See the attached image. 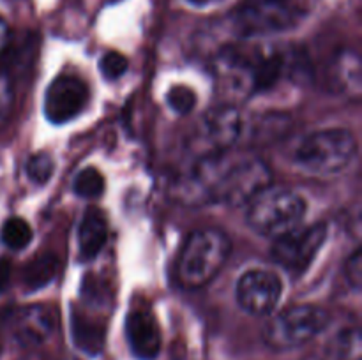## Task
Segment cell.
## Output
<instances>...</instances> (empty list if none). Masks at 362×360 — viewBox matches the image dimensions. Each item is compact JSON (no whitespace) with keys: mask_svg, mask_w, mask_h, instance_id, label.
Returning <instances> with one entry per match:
<instances>
[{"mask_svg":"<svg viewBox=\"0 0 362 360\" xmlns=\"http://www.w3.org/2000/svg\"><path fill=\"white\" fill-rule=\"evenodd\" d=\"M81 296L85 299V302L94 304V306H103L108 300V289H106L105 282L99 277H92L87 275L83 279V284H81Z\"/></svg>","mask_w":362,"mask_h":360,"instance_id":"obj_25","label":"cell"},{"mask_svg":"<svg viewBox=\"0 0 362 360\" xmlns=\"http://www.w3.org/2000/svg\"><path fill=\"white\" fill-rule=\"evenodd\" d=\"M331 323V316L318 306H293L272 318L264 330L267 346L274 349H292L317 337Z\"/></svg>","mask_w":362,"mask_h":360,"instance_id":"obj_5","label":"cell"},{"mask_svg":"<svg viewBox=\"0 0 362 360\" xmlns=\"http://www.w3.org/2000/svg\"><path fill=\"white\" fill-rule=\"evenodd\" d=\"M59 268L60 260L55 254H39V256L32 258L25 265L21 281H23V286L28 292H35V289H41L45 286H48L49 282H53V279L59 274Z\"/></svg>","mask_w":362,"mask_h":360,"instance_id":"obj_17","label":"cell"},{"mask_svg":"<svg viewBox=\"0 0 362 360\" xmlns=\"http://www.w3.org/2000/svg\"><path fill=\"white\" fill-rule=\"evenodd\" d=\"M53 159L48 154L41 152V154H34L27 161V176L37 186H45L53 175Z\"/></svg>","mask_w":362,"mask_h":360,"instance_id":"obj_21","label":"cell"},{"mask_svg":"<svg viewBox=\"0 0 362 360\" xmlns=\"http://www.w3.org/2000/svg\"><path fill=\"white\" fill-rule=\"evenodd\" d=\"M327 239V224L315 222L308 228H296L278 236L272 246V258L290 274H303Z\"/></svg>","mask_w":362,"mask_h":360,"instance_id":"obj_7","label":"cell"},{"mask_svg":"<svg viewBox=\"0 0 362 360\" xmlns=\"http://www.w3.org/2000/svg\"><path fill=\"white\" fill-rule=\"evenodd\" d=\"M281 279L271 270H250L239 279L237 302L253 316H267L281 299Z\"/></svg>","mask_w":362,"mask_h":360,"instance_id":"obj_11","label":"cell"},{"mask_svg":"<svg viewBox=\"0 0 362 360\" xmlns=\"http://www.w3.org/2000/svg\"><path fill=\"white\" fill-rule=\"evenodd\" d=\"M71 337L78 349L90 356L99 355L105 348L106 327L101 321L87 316L76 307H73L71 311Z\"/></svg>","mask_w":362,"mask_h":360,"instance_id":"obj_15","label":"cell"},{"mask_svg":"<svg viewBox=\"0 0 362 360\" xmlns=\"http://www.w3.org/2000/svg\"><path fill=\"white\" fill-rule=\"evenodd\" d=\"M74 193L83 198H98L105 191V176L95 168H85L74 179Z\"/></svg>","mask_w":362,"mask_h":360,"instance_id":"obj_20","label":"cell"},{"mask_svg":"<svg viewBox=\"0 0 362 360\" xmlns=\"http://www.w3.org/2000/svg\"><path fill=\"white\" fill-rule=\"evenodd\" d=\"M110 2H117V0H110Z\"/></svg>","mask_w":362,"mask_h":360,"instance_id":"obj_30","label":"cell"},{"mask_svg":"<svg viewBox=\"0 0 362 360\" xmlns=\"http://www.w3.org/2000/svg\"><path fill=\"white\" fill-rule=\"evenodd\" d=\"M11 42V28L4 18H0V53L6 52Z\"/></svg>","mask_w":362,"mask_h":360,"instance_id":"obj_28","label":"cell"},{"mask_svg":"<svg viewBox=\"0 0 362 360\" xmlns=\"http://www.w3.org/2000/svg\"><path fill=\"white\" fill-rule=\"evenodd\" d=\"M187 2L194 4V6H209V4L218 2V0H187Z\"/></svg>","mask_w":362,"mask_h":360,"instance_id":"obj_29","label":"cell"},{"mask_svg":"<svg viewBox=\"0 0 362 360\" xmlns=\"http://www.w3.org/2000/svg\"><path fill=\"white\" fill-rule=\"evenodd\" d=\"M306 214V201L288 189H267L247 203V222L264 236H278L299 228Z\"/></svg>","mask_w":362,"mask_h":360,"instance_id":"obj_4","label":"cell"},{"mask_svg":"<svg viewBox=\"0 0 362 360\" xmlns=\"http://www.w3.org/2000/svg\"><path fill=\"white\" fill-rule=\"evenodd\" d=\"M345 272H346V281L352 284V288L359 289L362 282V251L361 249L354 251L352 256L346 260Z\"/></svg>","mask_w":362,"mask_h":360,"instance_id":"obj_26","label":"cell"},{"mask_svg":"<svg viewBox=\"0 0 362 360\" xmlns=\"http://www.w3.org/2000/svg\"><path fill=\"white\" fill-rule=\"evenodd\" d=\"M243 133V116L239 109L230 102L214 106L202 116L198 124L194 143L200 148V155L219 154L230 150Z\"/></svg>","mask_w":362,"mask_h":360,"instance_id":"obj_8","label":"cell"},{"mask_svg":"<svg viewBox=\"0 0 362 360\" xmlns=\"http://www.w3.org/2000/svg\"><path fill=\"white\" fill-rule=\"evenodd\" d=\"M332 360H362L359 328H345L339 332L329 348Z\"/></svg>","mask_w":362,"mask_h":360,"instance_id":"obj_18","label":"cell"},{"mask_svg":"<svg viewBox=\"0 0 362 360\" xmlns=\"http://www.w3.org/2000/svg\"><path fill=\"white\" fill-rule=\"evenodd\" d=\"M232 244L223 232L214 228L197 229L187 236L177 261V277L184 288L207 286L225 267Z\"/></svg>","mask_w":362,"mask_h":360,"instance_id":"obj_2","label":"cell"},{"mask_svg":"<svg viewBox=\"0 0 362 360\" xmlns=\"http://www.w3.org/2000/svg\"><path fill=\"white\" fill-rule=\"evenodd\" d=\"M168 106L179 115H187L197 106V94L186 85H175L166 94Z\"/></svg>","mask_w":362,"mask_h":360,"instance_id":"obj_22","label":"cell"},{"mask_svg":"<svg viewBox=\"0 0 362 360\" xmlns=\"http://www.w3.org/2000/svg\"><path fill=\"white\" fill-rule=\"evenodd\" d=\"M300 11L293 0H246L233 13V27L243 35L272 34L293 27Z\"/></svg>","mask_w":362,"mask_h":360,"instance_id":"obj_6","label":"cell"},{"mask_svg":"<svg viewBox=\"0 0 362 360\" xmlns=\"http://www.w3.org/2000/svg\"><path fill=\"white\" fill-rule=\"evenodd\" d=\"M90 101V88L74 74H60L45 94V115L52 124H67L76 119Z\"/></svg>","mask_w":362,"mask_h":360,"instance_id":"obj_10","label":"cell"},{"mask_svg":"<svg viewBox=\"0 0 362 360\" xmlns=\"http://www.w3.org/2000/svg\"><path fill=\"white\" fill-rule=\"evenodd\" d=\"M357 155V141L346 129H324L300 141L296 162L300 169L317 176L345 172Z\"/></svg>","mask_w":362,"mask_h":360,"instance_id":"obj_3","label":"cell"},{"mask_svg":"<svg viewBox=\"0 0 362 360\" xmlns=\"http://www.w3.org/2000/svg\"><path fill=\"white\" fill-rule=\"evenodd\" d=\"M0 240L4 246L13 251H20L27 247L32 240V228L21 217H9L0 229Z\"/></svg>","mask_w":362,"mask_h":360,"instance_id":"obj_19","label":"cell"},{"mask_svg":"<svg viewBox=\"0 0 362 360\" xmlns=\"http://www.w3.org/2000/svg\"><path fill=\"white\" fill-rule=\"evenodd\" d=\"M310 360H318V359H310Z\"/></svg>","mask_w":362,"mask_h":360,"instance_id":"obj_31","label":"cell"},{"mask_svg":"<svg viewBox=\"0 0 362 360\" xmlns=\"http://www.w3.org/2000/svg\"><path fill=\"white\" fill-rule=\"evenodd\" d=\"M126 337L133 355L140 360H154L161 352V330L147 307H133L126 318Z\"/></svg>","mask_w":362,"mask_h":360,"instance_id":"obj_12","label":"cell"},{"mask_svg":"<svg viewBox=\"0 0 362 360\" xmlns=\"http://www.w3.org/2000/svg\"><path fill=\"white\" fill-rule=\"evenodd\" d=\"M271 169L251 152L202 155L175 182V194L187 205H247L271 186Z\"/></svg>","mask_w":362,"mask_h":360,"instance_id":"obj_1","label":"cell"},{"mask_svg":"<svg viewBox=\"0 0 362 360\" xmlns=\"http://www.w3.org/2000/svg\"><path fill=\"white\" fill-rule=\"evenodd\" d=\"M11 284V261L7 258H0V293Z\"/></svg>","mask_w":362,"mask_h":360,"instance_id":"obj_27","label":"cell"},{"mask_svg":"<svg viewBox=\"0 0 362 360\" xmlns=\"http://www.w3.org/2000/svg\"><path fill=\"white\" fill-rule=\"evenodd\" d=\"M329 80L332 87L345 94H361V60L354 52H341L336 55L329 67Z\"/></svg>","mask_w":362,"mask_h":360,"instance_id":"obj_16","label":"cell"},{"mask_svg":"<svg viewBox=\"0 0 362 360\" xmlns=\"http://www.w3.org/2000/svg\"><path fill=\"white\" fill-rule=\"evenodd\" d=\"M14 104V87L9 71L0 67V129L9 120Z\"/></svg>","mask_w":362,"mask_h":360,"instance_id":"obj_23","label":"cell"},{"mask_svg":"<svg viewBox=\"0 0 362 360\" xmlns=\"http://www.w3.org/2000/svg\"><path fill=\"white\" fill-rule=\"evenodd\" d=\"M212 71L223 92L235 97L255 94V49L225 46L212 59Z\"/></svg>","mask_w":362,"mask_h":360,"instance_id":"obj_9","label":"cell"},{"mask_svg":"<svg viewBox=\"0 0 362 360\" xmlns=\"http://www.w3.org/2000/svg\"><path fill=\"white\" fill-rule=\"evenodd\" d=\"M127 59L119 52H108L101 56L99 60V71H101L103 76L106 80L113 81V80H119L120 76H124L127 71Z\"/></svg>","mask_w":362,"mask_h":360,"instance_id":"obj_24","label":"cell"},{"mask_svg":"<svg viewBox=\"0 0 362 360\" xmlns=\"http://www.w3.org/2000/svg\"><path fill=\"white\" fill-rule=\"evenodd\" d=\"M57 318L45 306H30L16 318V337L21 344H41L55 330Z\"/></svg>","mask_w":362,"mask_h":360,"instance_id":"obj_13","label":"cell"},{"mask_svg":"<svg viewBox=\"0 0 362 360\" xmlns=\"http://www.w3.org/2000/svg\"><path fill=\"white\" fill-rule=\"evenodd\" d=\"M108 236V222L99 208L90 207L85 210L78 228V251L81 261L94 260L106 244Z\"/></svg>","mask_w":362,"mask_h":360,"instance_id":"obj_14","label":"cell"}]
</instances>
